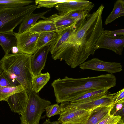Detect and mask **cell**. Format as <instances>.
<instances>
[{"mask_svg": "<svg viewBox=\"0 0 124 124\" xmlns=\"http://www.w3.org/2000/svg\"><path fill=\"white\" fill-rule=\"evenodd\" d=\"M103 33L105 34L112 36H119L124 35V29H121L114 31L105 30Z\"/></svg>", "mask_w": 124, "mask_h": 124, "instance_id": "obj_31", "label": "cell"}, {"mask_svg": "<svg viewBox=\"0 0 124 124\" xmlns=\"http://www.w3.org/2000/svg\"><path fill=\"white\" fill-rule=\"evenodd\" d=\"M94 6L93 3L86 0H68L57 4L55 7L58 11L59 15H65L71 12L78 10L89 12Z\"/></svg>", "mask_w": 124, "mask_h": 124, "instance_id": "obj_10", "label": "cell"}, {"mask_svg": "<svg viewBox=\"0 0 124 124\" xmlns=\"http://www.w3.org/2000/svg\"><path fill=\"white\" fill-rule=\"evenodd\" d=\"M3 72V70L1 67V62L0 60V75L2 74Z\"/></svg>", "mask_w": 124, "mask_h": 124, "instance_id": "obj_35", "label": "cell"}, {"mask_svg": "<svg viewBox=\"0 0 124 124\" xmlns=\"http://www.w3.org/2000/svg\"><path fill=\"white\" fill-rule=\"evenodd\" d=\"M28 97V95L25 90L11 95L5 101L12 111L21 115L24 111Z\"/></svg>", "mask_w": 124, "mask_h": 124, "instance_id": "obj_13", "label": "cell"}, {"mask_svg": "<svg viewBox=\"0 0 124 124\" xmlns=\"http://www.w3.org/2000/svg\"><path fill=\"white\" fill-rule=\"evenodd\" d=\"M124 101L119 102L114 105L112 109L110 114L114 116L119 115L124 121Z\"/></svg>", "mask_w": 124, "mask_h": 124, "instance_id": "obj_29", "label": "cell"}, {"mask_svg": "<svg viewBox=\"0 0 124 124\" xmlns=\"http://www.w3.org/2000/svg\"><path fill=\"white\" fill-rule=\"evenodd\" d=\"M62 124V123H60V124Z\"/></svg>", "mask_w": 124, "mask_h": 124, "instance_id": "obj_37", "label": "cell"}, {"mask_svg": "<svg viewBox=\"0 0 124 124\" xmlns=\"http://www.w3.org/2000/svg\"><path fill=\"white\" fill-rule=\"evenodd\" d=\"M45 110L47 117L49 118L55 115H60L61 111L60 107L58 103L47 106Z\"/></svg>", "mask_w": 124, "mask_h": 124, "instance_id": "obj_28", "label": "cell"}, {"mask_svg": "<svg viewBox=\"0 0 124 124\" xmlns=\"http://www.w3.org/2000/svg\"><path fill=\"white\" fill-rule=\"evenodd\" d=\"M116 96V93L113 94L108 93L100 98L91 101L78 104L73 103L79 108L91 111L99 106H108L114 104Z\"/></svg>", "mask_w": 124, "mask_h": 124, "instance_id": "obj_14", "label": "cell"}, {"mask_svg": "<svg viewBox=\"0 0 124 124\" xmlns=\"http://www.w3.org/2000/svg\"><path fill=\"white\" fill-rule=\"evenodd\" d=\"M124 46V35L112 36L103 32L100 35L95 44L97 50L104 48L112 51L116 54L121 55Z\"/></svg>", "mask_w": 124, "mask_h": 124, "instance_id": "obj_9", "label": "cell"}, {"mask_svg": "<svg viewBox=\"0 0 124 124\" xmlns=\"http://www.w3.org/2000/svg\"><path fill=\"white\" fill-rule=\"evenodd\" d=\"M60 123L58 120L56 121H51L49 119H46L42 124H59Z\"/></svg>", "mask_w": 124, "mask_h": 124, "instance_id": "obj_34", "label": "cell"}, {"mask_svg": "<svg viewBox=\"0 0 124 124\" xmlns=\"http://www.w3.org/2000/svg\"><path fill=\"white\" fill-rule=\"evenodd\" d=\"M104 7L101 5L97 9L89 14L77 23L72 33L63 50L56 57L64 60L72 68L82 64L97 49L95 44L104 30L102 15Z\"/></svg>", "mask_w": 124, "mask_h": 124, "instance_id": "obj_1", "label": "cell"}, {"mask_svg": "<svg viewBox=\"0 0 124 124\" xmlns=\"http://www.w3.org/2000/svg\"><path fill=\"white\" fill-rule=\"evenodd\" d=\"M50 78L48 72L33 76L32 82V90L38 93L47 83Z\"/></svg>", "mask_w": 124, "mask_h": 124, "instance_id": "obj_22", "label": "cell"}, {"mask_svg": "<svg viewBox=\"0 0 124 124\" xmlns=\"http://www.w3.org/2000/svg\"><path fill=\"white\" fill-rule=\"evenodd\" d=\"M59 105L61 111L57 120L64 124H85L91 113L70 102H62Z\"/></svg>", "mask_w": 124, "mask_h": 124, "instance_id": "obj_6", "label": "cell"}, {"mask_svg": "<svg viewBox=\"0 0 124 124\" xmlns=\"http://www.w3.org/2000/svg\"><path fill=\"white\" fill-rule=\"evenodd\" d=\"M0 86H14L10 80L3 72L0 75Z\"/></svg>", "mask_w": 124, "mask_h": 124, "instance_id": "obj_32", "label": "cell"}, {"mask_svg": "<svg viewBox=\"0 0 124 124\" xmlns=\"http://www.w3.org/2000/svg\"><path fill=\"white\" fill-rule=\"evenodd\" d=\"M89 12L86 11L78 10L71 12L65 15L77 23L85 18L89 14Z\"/></svg>", "mask_w": 124, "mask_h": 124, "instance_id": "obj_27", "label": "cell"}, {"mask_svg": "<svg viewBox=\"0 0 124 124\" xmlns=\"http://www.w3.org/2000/svg\"><path fill=\"white\" fill-rule=\"evenodd\" d=\"M75 25L70 28L58 32L55 39L49 46L52 58L54 60L61 52L75 29Z\"/></svg>", "mask_w": 124, "mask_h": 124, "instance_id": "obj_11", "label": "cell"}, {"mask_svg": "<svg viewBox=\"0 0 124 124\" xmlns=\"http://www.w3.org/2000/svg\"><path fill=\"white\" fill-rule=\"evenodd\" d=\"M32 54L18 53L5 54L0 60L3 72L14 86L21 85L28 95L32 90Z\"/></svg>", "mask_w": 124, "mask_h": 124, "instance_id": "obj_3", "label": "cell"}, {"mask_svg": "<svg viewBox=\"0 0 124 124\" xmlns=\"http://www.w3.org/2000/svg\"><path fill=\"white\" fill-rule=\"evenodd\" d=\"M116 96L114 104L119 102L124 101V88L116 93Z\"/></svg>", "mask_w": 124, "mask_h": 124, "instance_id": "obj_33", "label": "cell"}, {"mask_svg": "<svg viewBox=\"0 0 124 124\" xmlns=\"http://www.w3.org/2000/svg\"><path fill=\"white\" fill-rule=\"evenodd\" d=\"M46 18L54 22L58 32L71 28L75 26L77 23L75 21L66 15L54 14Z\"/></svg>", "mask_w": 124, "mask_h": 124, "instance_id": "obj_16", "label": "cell"}, {"mask_svg": "<svg viewBox=\"0 0 124 124\" xmlns=\"http://www.w3.org/2000/svg\"><path fill=\"white\" fill-rule=\"evenodd\" d=\"M50 11V9L37 14H34L33 13H31L21 23L17 33H21L29 29L36 23L38 19L42 18Z\"/></svg>", "mask_w": 124, "mask_h": 124, "instance_id": "obj_20", "label": "cell"}, {"mask_svg": "<svg viewBox=\"0 0 124 124\" xmlns=\"http://www.w3.org/2000/svg\"><path fill=\"white\" fill-rule=\"evenodd\" d=\"M49 50V46H45L38 49L32 55L31 66L33 76L41 73L42 70L44 68Z\"/></svg>", "mask_w": 124, "mask_h": 124, "instance_id": "obj_12", "label": "cell"}, {"mask_svg": "<svg viewBox=\"0 0 124 124\" xmlns=\"http://www.w3.org/2000/svg\"><path fill=\"white\" fill-rule=\"evenodd\" d=\"M124 1L118 0L114 3L113 9L106 19L105 24L107 25L116 19L124 15Z\"/></svg>", "mask_w": 124, "mask_h": 124, "instance_id": "obj_21", "label": "cell"}, {"mask_svg": "<svg viewBox=\"0 0 124 124\" xmlns=\"http://www.w3.org/2000/svg\"><path fill=\"white\" fill-rule=\"evenodd\" d=\"M68 0H39L35 1V5H38L37 8H39L44 7L47 8H52L57 4L67 2Z\"/></svg>", "mask_w": 124, "mask_h": 124, "instance_id": "obj_26", "label": "cell"}, {"mask_svg": "<svg viewBox=\"0 0 124 124\" xmlns=\"http://www.w3.org/2000/svg\"><path fill=\"white\" fill-rule=\"evenodd\" d=\"M79 66L82 69L104 71L112 74L120 72L122 70V66L120 63L104 61L97 58L84 62Z\"/></svg>", "mask_w": 124, "mask_h": 124, "instance_id": "obj_8", "label": "cell"}, {"mask_svg": "<svg viewBox=\"0 0 124 124\" xmlns=\"http://www.w3.org/2000/svg\"><path fill=\"white\" fill-rule=\"evenodd\" d=\"M17 40L13 32L0 33V45L5 54H9L13 48L16 46Z\"/></svg>", "mask_w": 124, "mask_h": 124, "instance_id": "obj_18", "label": "cell"}, {"mask_svg": "<svg viewBox=\"0 0 124 124\" xmlns=\"http://www.w3.org/2000/svg\"><path fill=\"white\" fill-rule=\"evenodd\" d=\"M122 120L119 115L114 116L110 114L97 124H116Z\"/></svg>", "mask_w": 124, "mask_h": 124, "instance_id": "obj_30", "label": "cell"}, {"mask_svg": "<svg viewBox=\"0 0 124 124\" xmlns=\"http://www.w3.org/2000/svg\"><path fill=\"white\" fill-rule=\"evenodd\" d=\"M33 2L32 0H0V9L23 7Z\"/></svg>", "mask_w": 124, "mask_h": 124, "instance_id": "obj_25", "label": "cell"}, {"mask_svg": "<svg viewBox=\"0 0 124 124\" xmlns=\"http://www.w3.org/2000/svg\"><path fill=\"white\" fill-rule=\"evenodd\" d=\"M116 78L112 74L86 78H74L65 76L54 80L51 83L58 103L70 102L88 91L96 89L108 90L115 87Z\"/></svg>", "mask_w": 124, "mask_h": 124, "instance_id": "obj_2", "label": "cell"}, {"mask_svg": "<svg viewBox=\"0 0 124 124\" xmlns=\"http://www.w3.org/2000/svg\"><path fill=\"white\" fill-rule=\"evenodd\" d=\"M57 32L55 31H50L40 33L37 42V49L45 46H49L55 39Z\"/></svg>", "mask_w": 124, "mask_h": 124, "instance_id": "obj_23", "label": "cell"}, {"mask_svg": "<svg viewBox=\"0 0 124 124\" xmlns=\"http://www.w3.org/2000/svg\"><path fill=\"white\" fill-rule=\"evenodd\" d=\"M25 90L21 85L16 86H0V101H5L11 95Z\"/></svg>", "mask_w": 124, "mask_h": 124, "instance_id": "obj_24", "label": "cell"}, {"mask_svg": "<svg viewBox=\"0 0 124 124\" xmlns=\"http://www.w3.org/2000/svg\"><path fill=\"white\" fill-rule=\"evenodd\" d=\"M116 124H124V121L122 119Z\"/></svg>", "mask_w": 124, "mask_h": 124, "instance_id": "obj_36", "label": "cell"}, {"mask_svg": "<svg viewBox=\"0 0 124 124\" xmlns=\"http://www.w3.org/2000/svg\"><path fill=\"white\" fill-rule=\"evenodd\" d=\"M17 40L19 52L32 54L38 50L37 42L40 33L32 32L28 30L20 34L14 32Z\"/></svg>", "mask_w": 124, "mask_h": 124, "instance_id": "obj_7", "label": "cell"}, {"mask_svg": "<svg viewBox=\"0 0 124 124\" xmlns=\"http://www.w3.org/2000/svg\"><path fill=\"white\" fill-rule=\"evenodd\" d=\"M42 18L44 19L39 21L28 30L31 32L39 33L50 31L58 32L55 25L52 21L43 16Z\"/></svg>", "mask_w": 124, "mask_h": 124, "instance_id": "obj_19", "label": "cell"}, {"mask_svg": "<svg viewBox=\"0 0 124 124\" xmlns=\"http://www.w3.org/2000/svg\"><path fill=\"white\" fill-rule=\"evenodd\" d=\"M51 104L50 101L42 98L32 90L28 94L24 111L20 116V124H39L45 108Z\"/></svg>", "mask_w": 124, "mask_h": 124, "instance_id": "obj_5", "label": "cell"}, {"mask_svg": "<svg viewBox=\"0 0 124 124\" xmlns=\"http://www.w3.org/2000/svg\"><path fill=\"white\" fill-rule=\"evenodd\" d=\"M37 8L36 5L32 4L0 9V33L13 32L15 28Z\"/></svg>", "mask_w": 124, "mask_h": 124, "instance_id": "obj_4", "label": "cell"}, {"mask_svg": "<svg viewBox=\"0 0 124 124\" xmlns=\"http://www.w3.org/2000/svg\"><path fill=\"white\" fill-rule=\"evenodd\" d=\"M108 90H94L88 91L78 96L70 102L76 104L91 101L100 98L107 94Z\"/></svg>", "mask_w": 124, "mask_h": 124, "instance_id": "obj_17", "label": "cell"}, {"mask_svg": "<svg viewBox=\"0 0 124 124\" xmlns=\"http://www.w3.org/2000/svg\"><path fill=\"white\" fill-rule=\"evenodd\" d=\"M114 105L99 106L93 109L85 124H97L110 115Z\"/></svg>", "mask_w": 124, "mask_h": 124, "instance_id": "obj_15", "label": "cell"}]
</instances>
